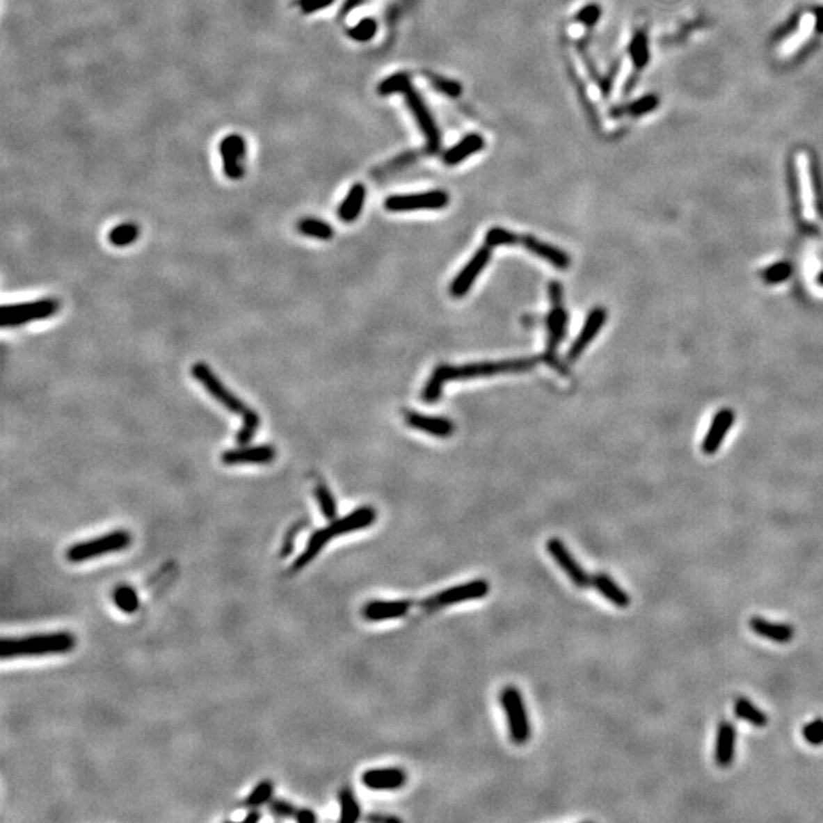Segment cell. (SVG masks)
<instances>
[{"mask_svg": "<svg viewBox=\"0 0 823 823\" xmlns=\"http://www.w3.org/2000/svg\"><path fill=\"white\" fill-rule=\"evenodd\" d=\"M141 229L136 223H121L109 232V243L115 247H127L139 238Z\"/></svg>", "mask_w": 823, "mask_h": 823, "instance_id": "obj_33", "label": "cell"}, {"mask_svg": "<svg viewBox=\"0 0 823 823\" xmlns=\"http://www.w3.org/2000/svg\"><path fill=\"white\" fill-rule=\"evenodd\" d=\"M410 87L409 75L406 74H395L389 77L378 84L380 95H392V93H404Z\"/></svg>", "mask_w": 823, "mask_h": 823, "instance_id": "obj_39", "label": "cell"}, {"mask_svg": "<svg viewBox=\"0 0 823 823\" xmlns=\"http://www.w3.org/2000/svg\"><path fill=\"white\" fill-rule=\"evenodd\" d=\"M358 3H362V0H346L345 8H343V13H348V11H351V10H354V8H355Z\"/></svg>", "mask_w": 823, "mask_h": 823, "instance_id": "obj_53", "label": "cell"}, {"mask_svg": "<svg viewBox=\"0 0 823 823\" xmlns=\"http://www.w3.org/2000/svg\"><path fill=\"white\" fill-rule=\"evenodd\" d=\"M431 83H433L435 89L439 90L441 93L447 95V97H452V98H456L462 93V87L458 81H453V79H445V78H433L431 79Z\"/></svg>", "mask_w": 823, "mask_h": 823, "instance_id": "obj_44", "label": "cell"}, {"mask_svg": "<svg viewBox=\"0 0 823 823\" xmlns=\"http://www.w3.org/2000/svg\"><path fill=\"white\" fill-rule=\"evenodd\" d=\"M599 15H601V8H599L598 5H587L578 13L577 20L580 23H582V25L592 26L598 22Z\"/></svg>", "mask_w": 823, "mask_h": 823, "instance_id": "obj_45", "label": "cell"}, {"mask_svg": "<svg viewBox=\"0 0 823 823\" xmlns=\"http://www.w3.org/2000/svg\"><path fill=\"white\" fill-rule=\"evenodd\" d=\"M820 282H823V273L820 275Z\"/></svg>", "mask_w": 823, "mask_h": 823, "instance_id": "obj_54", "label": "cell"}, {"mask_svg": "<svg viewBox=\"0 0 823 823\" xmlns=\"http://www.w3.org/2000/svg\"><path fill=\"white\" fill-rule=\"evenodd\" d=\"M273 782L271 781H262L259 784L255 787L250 794L246 797V801L243 802V805L246 808L253 810V808H258V806L267 804L271 801V796H273Z\"/></svg>", "mask_w": 823, "mask_h": 823, "instance_id": "obj_37", "label": "cell"}, {"mask_svg": "<svg viewBox=\"0 0 823 823\" xmlns=\"http://www.w3.org/2000/svg\"><path fill=\"white\" fill-rule=\"evenodd\" d=\"M549 298H550V303H552V310L549 311V314L546 317L548 343H546V353L543 354V362L555 367V369L560 374L566 375L567 369L557 357V348L564 340L566 330H567V313L563 307V287H561V284L550 282Z\"/></svg>", "mask_w": 823, "mask_h": 823, "instance_id": "obj_3", "label": "cell"}, {"mask_svg": "<svg viewBox=\"0 0 823 823\" xmlns=\"http://www.w3.org/2000/svg\"><path fill=\"white\" fill-rule=\"evenodd\" d=\"M367 820L372 822V823H399L398 817L394 816H380V814H371V816H367Z\"/></svg>", "mask_w": 823, "mask_h": 823, "instance_id": "obj_51", "label": "cell"}, {"mask_svg": "<svg viewBox=\"0 0 823 823\" xmlns=\"http://www.w3.org/2000/svg\"><path fill=\"white\" fill-rule=\"evenodd\" d=\"M790 273H791V267L788 266L787 262H778L764 271V278H765L767 282L776 284L781 281H785V279L790 276Z\"/></svg>", "mask_w": 823, "mask_h": 823, "instance_id": "obj_43", "label": "cell"}, {"mask_svg": "<svg viewBox=\"0 0 823 823\" xmlns=\"http://www.w3.org/2000/svg\"><path fill=\"white\" fill-rule=\"evenodd\" d=\"M314 497L326 520H335V517H337V503H335L334 495L328 486L325 484H319L314 488Z\"/></svg>", "mask_w": 823, "mask_h": 823, "instance_id": "obj_36", "label": "cell"}, {"mask_svg": "<svg viewBox=\"0 0 823 823\" xmlns=\"http://www.w3.org/2000/svg\"><path fill=\"white\" fill-rule=\"evenodd\" d=\"M113 602L125 614H133L139 610V596L131 586H118L113 590Z\"/></svg>", "mask_w": 823, "mask_h": 823, "instance_id": "obj_34", "label": "cell"}, {"mask_svg": "<svg viewBox=\"0 0 823 823\" xmlns=\"http://www.w3.org/2000/svg\"><path fill=\"white\" fill-rule=\"evenodd\" d=\"M522 241V237H518L513 232H509L503 227H491L488 232L485 234V244L488 247H497V246H509V244H518Z\"/></svg>", "mask_w": 823, "mask_h": 823, "instance_id": "obj_38", "label": "cell"}, {"mask_svg": "<svg viewBox=\"0 0 823 823\" xmlns=\"http://www.w3.org/2000/svg\"><path fill=\"white\" fill-rule=\"evenodd\" d=\"M339 804H340V817L339 820L343 823H355L362 816L360 805H358L355 794L351 788H343L339 791Z\"/></svg>", "mask_w": 823, "mask_h": 823, "instance_id": "obj_31", "label": "cell"}, {"mask_svg": "<svg viewBox=\"0 0 823 823\" xmlns=\"http://www.w3.org/2000/svg\"><path fill=\"white\" fill-rule=\"evenodd\" d=\"M520 243L523 244V247H526L527 252L537 255L538 258L548 261L549 264H552V266L557 269L566 270V269H569V266H570L569 255H567L564 250L558 249V247H555V246L543 243L532 235L522 237Z\"/></svg>", "mask_w": 823, "mask_h": 823, "instance_id": "obj_21", "label": "cell"}, {"mask_svg": "<svg viewBox=\"0 0 823 823\" xmlns=\"http://www.w3.org/2000/svg\"><path fill=\"white\" fill-rule=\"evenodd\" d=\"M131 545V534L125 529H116L109 534L99 535L86 541H79L66 550V560L69 563H84L104 557L107 554H115L125 550Z\"/></svg>", "mask_w": 823, "mask_h": 823, "instance_id": "obj_4", "label": "cell"}, {"mask_svg": "<svg viewBox=\"0 0 823 823\" xmlns=\"http://www.w3.org/2000/svg\"><path fill=\"white\" fill-rule=\"evenodd\" d=\"M406 422L412 429L426 431L438 438H450L454 431V424L447 418L429 417L418 412H406Z\"/></svg>", "mask_w": 823, "mask_h": 823, "instance_id": "obj_20", "label": "cell"}, {"mask_svg": "<svg viewBox=\"0 0 823 823\" xmlns=\"http://www.w3.org/2000/svg\"><path fill=\"white\" fill-rule=\"evenodd\" d=\"M450 202L449 194L442 189L429 191L420 194H406L387 197L385 207L392 212H406L418 209H442Z\"/></svg>", "mask_w": 823, "mask_h": 823, "instance_id": "obj_9", "label": "cell"}, {"mask_svg": "<svg viewBox=\"0 0 823 823\" xmlns=\"http://www.w3.org/2000/svg\"><path fill=\"white\" fill-rule=\"evenodd\" d=\"M733 418H735L733 412L729 409H724L715 415L712 426H710L705 441H703V452H705L706 454H714L718 449H720L723 439L726 438L727 430H729L730 426L733 424Z\"/></svg>", "mask_w": 823, "mask_h": 823, "instance_id": "obj_24", "label": "cell"}, {"mask_svg": "<svg viewBox=\"0 0 823 823\" xmlns=\"http://www.w3.org/2000/svg\"><path fill=\"white\" fill-rule=\"evenodd\" d=\"M298 230L302 235L322 239V241H328V239L334 237L333 226L319 218H302L298 223Z\"/></svg>", "mask_w": 823, "mask_h": 823, "instance_id": "obj_32", "label": "cell"}, {"mask_svg": "<svg viewBox=\"0 0 823 823\" xmlns=\"http://www.w3.org/2000/svg\"><path fill=\"white\" fill-rule=\"evenodd\" d=\"M407 781L404 770L397 767L386 769H371L362 774V784L375 791H392L401 788Z\"/></svg>", "mask_w": 823, "mask_h": 823, "instance_id": "obj_17", "label": "cell"}, {"mask_svg": "<svg viewBox=\"0 0 823 823\" xmlns=\"http://www.w3.org/2000/svg\"><path fill=\"white\" fill-rule=\"evenodd\" d=\"M654 107H656V98L648 97V98H644L641 101L631 104V106L628 107V111L631 115H642V113H646V111L653 110Z\"/></svg>", "mask_w": 823, "mask_h": 823, "instance_id": "obj_47", "label": "cell"}, {"mask_svg": "<svg viewBox=\"0 0 823 823\" xmlns=\"http://www.w3.org/2000/svg\"><path fill=\"white\" fill-rule=\"evenodd\" d=\"M491 259V247L488 246H484L479 249L471 259L467 262V266L463 267L458 276L453 279V282L450 284V293L453 294L454 298H462L465 296V294L470 291L471 287H473L474 281L479 278V275L482 273V270L486 267V264L490 262Z\"/></svg>", "mask_w": 823, "mask_h": 823, "instance_id": "obj_13", "label": "cell"}, {"mask_svg": "<svg viewBox=\"0 0 823 823\" xmlns=\"http://www.w3.org/2000/svg\"><path fill=\"white\" fill-rule=\"evenodd\" d=\"M749 627L755 634L769 639L776 644H788L794 637V628L782 622H772L769 619L753 616L749 621Z\"/></svg>", "mask_w": 823, "mask_h": 823, "instance_id": "obj_22", "label": "cell"}, {"mask_svg": "<svg viewBox=\"0 0 823 823\" xmlns=\"http://www.w3.org/2000/svg\"><path fill=\"white\" fill-rule=\"evenodd\" d=\"M218 151L223 161V171L230 180H239L246 173L247 143L243 136L227 134L221 139Z\"/></svg>", "mask_w": 823, "mask_h": 823, "instance_id": "obj_11", "label": "cell"}, {"mask_svg": "<svg viewBox=\"0 0 823 823\" xmlns=\"http://www.w3.org/2000/svg\"><path fill=\"white\" fill-rule=\"evenodd\" d=\"M605 319L607 313L602 307H596L590 311L584 322V326H582L577 340L572 343L569 353H567V360L575 362L582 353H584L586 348L590 345V342H592L595 339V335L601 331L605 323Z\"/></svg>", "mask_w": 823, "mask_h": 823, "instance_id": "obj_15", "label": "cell"}, {"mask_svg": "<svg viewBox=\"0 0 823 823\" xmlns=\"http://www.w3.org/2000/svg\"><path fill=\"white\" fill-rule=\"evenodd\" d=\"M269 810H270V814H273L275 817H279V819L294 817L298 813V810L294 808L290 802L282 801V799H271V801L269 802Z\"/></svg>", "mask_w": 823, "mask_h": 823, "instance_id": "obj_42", "label": "cell"}, {"mask_svg": "<svg viewBox=\"0 0 823 823\" xmlns=\"http://www.w3.org/2000/svg\"><path fill=\"white\" fill-rule=\"evenodd\" d=\"M334 0H298V6L303 14H313L316 11L325 10L330 6Z\"/></svg>", "mask_w": 823, "mask_h": 823, "instance_id": "obj_46", "label": "cell"}, {"mask_svg": "<svg viewBox=\"0 0 823 823\" xmlns=\"http://www.w3.org/2000/svg\"><path fill=\"white\" fill-rule=\"evenodd\" d=\"M499 700L505 710L511 742H514L516 746H525L531 738V723L520 691L516 686H505Z\"/></svg>", "mask_w": 823, "mask_h": 823, "instance_id": "obj_5", "label": "cell"}, {"mask_svg": "<svg viewBox=\"0 0 823 823\" xmlns=\"http://www.w3.org/2000/svg\"><path fill=\"white\" fill-rule=\"evenodd\" d=\"M375 34H377V22L369 17L363 19L355 26L348 29V35L355 40V42H369Z\"/></svg>", "mask_w": 823, "mask_h": 823, "instance_id": "obj_40", "label": "cell"}, {"mask_svg": "<svg viewBox=\"0 0 823 823\" xmlns=\"http://www.w3.org/2000/svg\"><path fill=\"white\" fill-rule=\"evenodd\" d=\"M259 819H261V813L257 811V808H253V810L249 811V814H247V816H244L243 822H258Z\"/></svg>", "mask_w": 823, "mask_h": 823, "instance_id": "obj_52", "label": "cell"}, {"mask_svg": "<svg viewBox=\"0 0 823 823\" xmlns=\"http://www.w3.org/2000/svg\"><path fill=\"white\" fill-rule=\"evenodd\" d=\"M333 537L330 535L328 529H326V526L322 527V529H317L313 534H311V537L308 538V543L305 549L302 550L301 555L296 558V560L293 561L291 564V570L293 572H299L302 570L303 567H307L311 561L314 560V558L321 554V550L326 546V543H328Z\"/></svg>", "mask_w": 823, "mask_h": 823, "instance_id": "obj_26", "label": "cell"}, {"mask_svg": "<svg viewBox=\"0 0 823 823\" xmlns=\"http://www.w3.org/2000/svg\"><path fill=\"white\" fill-rule=\"evenodd\" d=\"M484 145H485V141H484L482 136L470 134V136H467L465 139H462L458 145H454L453 148L447 151V153L444 154V162L449 166L458 165L462 161L468 159L471 154L481 151L484 148Z\"/></svg>", "mask_w": 823, "mask_h": 823, "instance_id": "obj_28", "label": "cell"}, {"mask_svg": "<svg viewBox=\"0 0 823 823\" xmlns=\"http://www.w3.org/2000/svg\"><path fill=\"white\" fill-rule=\"evenodd\" d=\"M546 550L549 555L552 557V560L558 564V567L567 575V578L570 580L573 586H577L578 589H586L589 586H592V577H590L584 567L577 561V558L570 554V550L566 548V545L560 538L548 540Z\"/></svg>", "mask_w": 823, "mask_h": 823, "instance_id": "obj_10", "label": "cell"}, {"mask_svg": "<svg viewBox=\"0 0 823 823\" xmlns=\"http://www.w3.org/2000/svg\"><path fill=\"white\" fill-rule=\"evenodd\" d=\"M77 639L69 631L34 633L20 637H3L0 644V656L3 660L23 657H45L67 654L75 648Z\"/></svg>", "mask_w": 823, "mask_h": 823, "instance_id": "obj_2", "label": "cell"}, {"mask_svg": "<svg viewBox=\"0 0 823 823\" xmlns=\"http://www.w3.org/2000/svg\"><path fill=\"white\" fill-rule=\"evenodd\" d=\"M796 162H797L799 183H801L804 212H805L806 218H811L814 215V207H813L814 193H813V182H811V170H810L808 154H806L805 151H801V153H799L796 157Z\"/></svg>", "mask_w": 823, "mask_h": 823, "instance_id": "obj_25", "label": "cell"}, {"mask_svg": "<svg viewBox=\"0 0 823 823\" xmlns=\"http://www.w3.org/2000/svg\"><path fill=\"white\" fill-rule=\"evenodd\" d=\"M733 710L740 720H744L755 727H765L769 723V717L765 715L764 710L755 706L752 701L746 697H738L733 703Z\"/></svg>", "mask_w": 823, "mask_h": 823, "instance_id": "obj_30", "label": "cell"}, {"mask_svg": "<svg viewBox=\"0 0 823 823\" xmlns=\"http://www.w3.org/2000/svg\"><path fill=\"white\" fill-rule=\"evenodd\" d=\"M60 302L55 298H43L31 302L10 303L2 307L3 328H17L29 322L45 321L58 313Z\"/></svg>", "mask_w": 823, "mask_h": 823, "instance_id": "obj_6", "label": "cell"}, {"mask_svg": "<svg viewBox=\"0 0 823 823\" xmlns=\"http://www.w3.org/2000/svg\"><path fill=\"white\" fill-rule=\"evenodd\" d=\"M375 518H377V513H375V509L372 506H362L353 511V513L346 514L345 517L335 518V520H333L326 526V529H328L330 535L334 538L339 537V535H345L349 532L365 529V527H369L375 522Z\"/></svg>", "mask_w": 823, "mask_h": 823, "instance_id": "obj_16", "label": "cell"}, {"mask_svg": "<svg viewBox=\"0 0 823 823\" xmlns=\"http://www.w3.org/2000/svg\"><path fill=\"white\" fill-rule=\"evenodd\" d=\"M631 60L634 63H645L646 60V46L641 35L634 38L633 47H631Z\"/></svg>", "mask_w": 823, "mask_h": 823, "instance_id": "obj_48", "label": "cell"}, {"mask_svg": "<svg viewBox=\"0 0 823 823\" xmlns=\"http://www.w3.org/2000/svg\"><path fill=\"white\" fill-rule=\"evenodd\" d=\"M412 605L413 604L410 601H403V599H397V601H378V599H375V601H369L363 605L362 616L371 622L399 619L409 613Z\"/></svg>", "mask_w": 823, "mask_h": 823, "instance_id": "obj_18", "label": "cell"}, {"mask_svg": "<svg viewBox=\"0 0 823 823\" xmlns=\"http://www.w3.org/2000/svg\"><path fill=\"white\" fill-rule=\"evenodd\" d=\"M488 593L490 582H486L485 580H474L463 582V584L444 589L442 592H438L433 596L426 598L424 601L421 602V607H424V609H439V607H449L463 601L482 599Z\"/></svg>", "mask_w": 823, "mask_h": 823, "instance_id": "obj_8", "label": "cell"}, {"mask_svg": "<svg viewBox=\"0 0 823 823\" xmlns=\"http://www.w3.org/2000/svg\"><path fill=\"white\" fill-rule=\"evenodd\" d=\"M302 523H298L294 527L287 532L284 543H282V549H281V555L282 557H289L293 552V548H294V538H296V535L299 532V527Z\"/></svg>", "mask_w": 823, "mask_h": 823, "instance_id": "obj_49", "label": "cell"}, {"mask_svg": "<svg viewBox=\"0 0 823 823\" xmlns=\"http://www.w3.org/2000/svg\"><path fill=\"white\" fill-rule=\"evenodd\" d=\"M276 458L275 447L262 444L255 447H244L232 449L221 454V462L225 465H267Z\"/></svg>", "mask_w": 823, "mask_h": 823, "instance_id": "obj_14", "label": "cell"}, {"mask_svg": "<svg viewBox=\"0 0 823 823\" xmlns=\"http://www.w3.org/2000/svg\"><path fill=\"white\" fill-rule=\"evenodd\" d=\"M294 819H296L299 823H314L317 820V816H316L313 810L301 808V810H298Z\"/></svg>", "mask_w": 823, "mask_h": 823, "instance_id": "obj_50", "label": "cell"}, {"mask_svg": "<svg viewBox=\"0 0 823 823\" xmlns=\"http://www.w3.org/2000/svg\"><path fill=\"white\" fill-rule=\"evenodd\" d=\"M543 362L541 357H531V358H517V360H503V362H479V363H468L462 366H452V365H439L435 367L433 374L429 378L427 385L422 389V401L435 403L441 398L442 387L447 381L453 380H468V378H481V377H493L499 374H518L529 371L537 365Z\"/></svg>", "mask_w": 823, "mask_h": 823, "instance_id": "obj_1", "label": "cell"}, {"mask_svg": "<svg viewBox=\"0 0 823 823\" xmlns=\"http://www.w3.org/2000/svg\"><path fill=\"white\" fill-rule=\"evenodd\" d=\"M404 97H406L407 106H409L415 119H417L422 134L426 136L429 150L436 151L439 148V145H441V134H439V130L435 124V119L431 118V113L429 111L424 101H422L420 93L415 90L412 86L404 92Z\"/></svg>", "mask_w": 823, "mask_h": 823, "instance_id": "obj_12", "label": "cell"}, {"mask_svg": "<svg viewBox=\"0 0 823 823\" xmlns=\"http://www.w3.org/2000/svg\"><path fill=\"white\" fill-rule=\"evenodd\" d=\"M735 747H737V729L729 721H721L717 729L715 752L714 758L718 767L727 769L732 765L735 759Z\"/></svg>", "mask_w": 823, "mask_h": 823, "instance_id": "obj_19", "label": "cell"}, {"mask_svg": "<svg viewBox=\"0 0 823 823\" xmlns=\"http://www.w3.org/2000/svg\"><path fill=\"white\" fill-rule=\"evenodd\" d=\"M592 586L598 590L599 595H602L607 601L612 602L613 605H616L618 609H627V607L630 605L631 599H630L628 593L610 577V575H607L604 572H599V573L593 575Z\"/></svg>", "mask_w": 823, "mask_h": 823, "instance_id": "obj_23", "label": "cell"}, {"mask_svg": "<svg viewBox=\"0 0 823 823\" xmlns=\"http://www.w3.org/2000/svg\"><path fill=\"white\" fill-rule=\"evenodd\" d=\"M816 20H817L816 15H814L813 13L804 14L802 19H801V25H799L797 33L791 35L787 40V42L784 45H782L779 52L782 55H788V54L796 52L799 49V47H801L806 42V40L810 38V35L813 34L814 28H816Z\"/></svg>", "mask_w": 823, "mask_h": 823, "instance_id": "obj_29", "label": "cell"}, {"mask_svg": "<svg viewBox=\"0 0 823 823\" xmlns=\"http://www.w3.org/2000/svg\"><path fill=\"white\" fill-rule=\"evenodd\" d=\"M365 198H366V189L362 183H355V185L351 186L349 193L346 194L345 200H343V202L340 203L339 209H337L339 218L345 223L355 221L363 209Z\"/></svg>", "mask_w": 823, "mask_h": 823, "instance_id": "obj_27", "label": "cell"}, {"mask_svg": "<svg viewBox=\"0 0 823 823\" xmlns=\"http://www.w3.org/2000/svg\"><path fill=\"white\" fill-rule=\"evenodd\" d=\"M191 374H193V377L200 383V385L203 386V389L206 390L207 394H209L215 401H218L223 407H225L226 410L232 412V413H237V415H243L247 409H249V406H247L244 401H241L232 390H229L226 387L225 383H223L215 372L211 369L209 365H206L203 362H198L195 365H193L191 367Z\"/></svg>", "mask_w": 823, "mask_h": 823, "instance_id": "obj_7", "label": "cell"}, {"mask_svg": "<svg viewBox=\"0 0 823 823\" xmlns=\"http://www.w3.org/2000/svg\"><path fill=\"white\" fill-rule=\"evenodd\" d=\"M802 738L810 746L823 744V718H814L802 727Z\"/></svg>", "mask_w": 823, "mask_h": 823, "instance_id": "obj_41", "label": "cell"}, {"mask_svg": "<svg viewBox=\"0 0 823 823\" xmlns=\"http://www.w3.org/2000/svg\"><path fill=\"white\" fill-rule=\"evenodd\" d=\"M241 417H243L241 427H239V430H238L235 441L238 445H247L252 441L253 436L257 435V431L259 430L261 418H259L258 412H255L253 409H250V407L241 415Z\"/></svg>", "mask_w": 823, "mask_h": 823, "instance_id": "obj_35", "label": "cell"}]
</instances>
